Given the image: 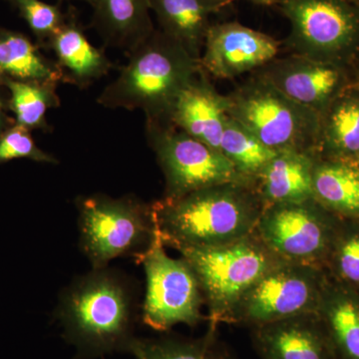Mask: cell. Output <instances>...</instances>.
<instances>
[{"label":"cell","mask_w":359,"mask_h":359,"mask_svg":"<svg viewBox=\"0 0 359 359\" xmlns=\"http://www.w3.org/2000/svg\"><path fill=\"white\" fill-rule=\"evenodd\" d=\"M231 359H233V358H231Z\"/></svg>","instance_id":"8d00e7d4"},{"label":"cell","mask_w":359,"mask_h":359,"mask_svg":"<svg viewBox=\"0 0 359 359\" xmlns=\"http://www.w3.org/2000/svg\"><path fill=\"white\" fill-rule=\"evenodd\" d=\"M55 318L78 359L129 353L137 337V294L119 271L92 269L63 290Z\"/></svg>","instance_id":"6da1fadb"},{"label":"cell","mask_w":359,"mask_h":359,"mask_svg":"<svg viewBox=\"0 0 359 359\" xmlns=\"http://www.w3.org/2000/svg\"><path fill=\"white\" fill-rule=\"evenodd\" d=\"M226 114L273 152L316 156L320 115L304 107L255 73L224 95Z\"/></svg>","instance_id":"8992f818"},{"label":"cell","mask_w":359,"mask_h":359,"mask_svg":"<svg viewBox=\"0 0 359 359\" xmlns=\"http://www.w3.org/2000/svg\"><path fill=\"white\" fill-rule=\"evenodd\" d=\"M249 1L262 6H273L276 4V0H249Z\"/></svg>","instance_id":"4dcf8cb0"},{"label":"cell","mask_w":359,"mask_h":359,"mask_svg":"<svg viewBox=\"0 0 359 359\" xmlns=\"http://www.w3.org/2000/svg\"><path fill=\"white\" fill-rule=\"evenodd\" d=\"M58 83L48 81H20L6 78L4 86L11 92L8 108L16 124L32 130L48 131L47 111L60 105L56 92Z\"/></svg>","instance_id":"d4e9b609"},{"label":"cell","mask_w":359,"mask_h":359,"mask_svg":"<svg viewBox=\"0 0 359 359\" xmlns=\"http://www.w3.org/2000/svg\"><path fill=\"white\" fill-rule=\"evenodd\" d=\"M340 221L311 199L264 207L255 233L282 261L325 269Z\"/></svg>","instance_id":"9c48e42d"},{"label":"cell","mask_w":359,"mask_h":359,"mask_svg":"<svg viewBox=\"0 0 359 359\" xmlns=\"http://www.w3.org/2000/svg\"><path fill=\"white\" fill-rule=\"evenodd\" d=\"M165 247L205 249L236 242L256 230L264 205L255 182H229L152 203Z\"/></svg>","instance_id":"7a4b0ae2"},{"label":"cell","mask_w":359,"mask_h":359,"mask_svg":"<svg viewBox=\"0 0 359 359\" xmlns=\"http://www.w3.org/2000/svg\"><path fill=\"white\" fill-rule=\"evenodd\" d=\"M255 73L320 117L344 89L358 81L351 65L290 53L278 56Z\"/></svg>","instance_id":"7c38bea8"},{"label":"cell","mask_w":359,"mask_h":359,"mask_svg":"<svg viewBox=\"0 0 359 359\" xmlns=\"http://www.w3.org/2000/svg\"><path fill=\"white\" fill-rule=\"evenodd\" d=\"M353 162L359 167V155L353 160Z\"/></svg>","instance_id":"836d02e7"},{"label":"cell","mask_w":359,"mask_h":359,"mask_svg":"<svg viewBox=\"0 0 359 359\" xmlns=\"http://www.w3.org/2000/svg\"><path fill=\"white\" fill-rule=\"evenodd\" d=\"M313 199L342 219H359V167L353 161L318 158L313 172Z\"/></svg>","instance_id":"7402d4cb"},{"label":"cell","mask_w":359,"mask_h":359,"mask_svg":"<svg viewBox=\"0 0 359 359\" xmlns=\"http://www.w3.org/2000/svg\"><path fill=\"white\" fill-rule=\"evenodd\" d=\"M320 119L316 157L355 159L359 155V80L344 89Z\"/></svg>","instance_id":"ffe728a7"},{"label":"cell","mask_w":359,"mask_h":359,"mask_svg":"<svg viewBox=\"0 0 359 359\" xmlns=\"http://www.w3.org/2000/svg\"><path fill=\"white\" fill-rule=\"evenodd\" d=\"M160 30L200 60L212 18L231 6V0H148Z\"/></svg>","instance_id":"2e32d148"},{"label":"cell","mask_w":359,"mask_h":359,"mask_svg":"<svg viewBox=\"0 0 359 359\" xmlns=\"http://www.w3.org/2000/svg\"><path fill=\"white\" fill-rule=\"evenodd\" d=\"M201 71L200 60L155 29L128 52V62L97 103L109 109H139L147 122H165L177 97Z\"/></svg>","instance_id":"3957f363"},{"label":"cell","mask_w":359,"mask_h":359,"mask_svg":"<svg viewBox=\"0 0 359 359\" xmlns=\"http://www.w3.org/2000/svg\"><path fill=\"white\" fill-rule=\"evenodd\" d=\"M23 158L35 162L58 164L55 157L37 147L29 129L15 123L0 134V165Z\"/></svg>","instance_id":"f1b7e54d"},{"label":"cell","mask_w":359,"mask_h":359,"mask_svg":"<svg viewBox=\"0 0 359 359\" xmlns=\"http://www.w3.org/2000/svg\"><path fill=\"white\" fill-rule=\"evenodd\" d=\"M6 124V107H4V104L2 102L1 99H0V134L7 128Z\"/></svg>","instance_id":"f546056e"},{"label":"cell","mask_w":359,"mask_h":359,"mask_svg":"<svg viewBox=\"0 0 359 359\" xmlns=\"http://www.w3.org/2000/svg\"><path fill=\"white\" fill-rule=\"evenodd\" d=\"M328 278L359 290V219H342L328 256Z\"/></svg>","instance_id":"4316f807"},{"label":"cell","mask_w":359,"mask_h":359,"mask_svg":"<svg viewBox=\"0 0 359 359\" xmlns=\"http://www.w3.org/2000/svg\"><path fill=\"white\" fill-rule=\"evenodd\" d=\"M358 1L359 2V0H358Z\"/></svg>","instance_id":"d590c367"},{"label":"cell","mask_w":359,"mask_h":359,"mask_svg":"<svg viewBox=\"0 0 359 359\" xmlns=\"http://www.w3.org/2000/svg\"><path fill=\"white\" fill-rule=\"evenodd\" d=\"M226 117V97L217 91L202 70L177 97L167 122L221 152Z\"/></svg>","instance_id":"9a60e30c"},{"label":"cell","mask_w":359,"mask_h":359,"mask_svg":"<svg viewBox=\"0 0 359 359\" xmlns=\"http://www.w3.org/2000/svg\"><path fill=\"white\" fill-rule=\"evenodd\" d=\"M76 207L80 249L93 269L122 257L138 263L158 237L152 204L133 195L94 194L77 198Z\"/></svg>","instance_id":"277c9868"},{"label":"cell","mask_w":359,"mask_h":359,"mask_svg":"<svg viewBox=\"0 0 359 359\" xmlns=\"http://www.w3.org/2000/svg\"><path fill=\"white\" fill-rule=\"evenodd\" d=\"M219 151L238 173L254 182L276 154L229 115L224 123Z\"/></svg>","instance_id":"484cf974"},{"label":"cell","mask_w":359,"mask_h":359,"mask_svg":"<svg viewBox=\"0 0 359 359\" xmlns=\"http://www.w3.org/2000/svg\"><path fill=\"white\" fill-rule=\"evenodd\" d=\"M328 280L325 269L282 262L245 294L229 325L252 330L292 316L316 313Z\"/></svg>","instance_id":"30bf717a"},{"label":"cell","mask_w":359,"mask_h":359,"mask_svg":"<svg viewBox=\"0 0 359 359\" xmlns=\"http://www.w3.org/2000/svg\"><path fill=\"white\" fill-rule=\"evenodd\" d=\"M353 1H358V0H353Z\"/></svg>","instance_id":"e575fe53"},{"label":"cell","mask_w":359,"mask_h":359,"mask_svg":"<svg viewBox=\"0 0 359 359\" xmlns=\"http://www.w3.org/2000/svg\"><path fill=\"white\" fill-rule=\"evenodd\" d=\"M130 354L136 359H231L233 356L219 340L218 327L209 325L198 339L165 335L157 339L136 337Z\"/></svg>","instance_id":"cb8c5ba5"},{"label":"cell","mask_w":359,"mask_h":359,"mask_svg":"<svg viewBox=\"0 0 359 359\" xmlns=\"http://www.w3.org/2000/svg\"><path fill=\"white\" fill-rule=\"evenodd\" d=\"M18 11L40 46L46 47L66 20V13L59 4H46L42 0H4Z\"/></svg>","instance_id":"83f0119b"},{"label":"cell","mask_w":359,"mask_h":359,"mask_svg":"<svg viewBox=\"0 0 359 359\" xmlns=\"http://www.w3.org/2000/svg\"><path fill=\"white\" fill-rule=\"evenodd\" d=\"M178 252L197 276L212 327L229 323L245 294L269 269L283 262L255 231L230 244Z\"/></svg>","instance_id":"5b68a950"},{"label":"cell","mask_w":359,"mask_h":359,"mask_svg":"<svg viewBox=\"0 0 359 359\" xmlns=\"http://www.w3.org/2000/svg\"><path fill=\"white\" fill-rule=\"evenodd\" d=\"M146 275V294L142 321L158 332H168L178 325L196 327L203 314L204 297L195 271L183 257L168 256L158 233L154 244L139 259Z\"/></svg>","instance_id":"ba28073f"},{"label":"cell","mask_w":359,"mask_h":359,"mask_svg":"<svg viewBox=\"0 0 359 359\" xmlns=\"http://www.w3.org/2000/svg\"><path fill=\"white\" fill-rule=\"evenodd\" d=\"M262 359H335L318 313L302 314L250 330Z\"/></svg>","instance_id":"5bb4252c"},{"label":"cell","mask_w":359,"mask_h":359,"mask_svg":"<svg viewBox=\"0 0 359 359\" xmlns=\"http://www.w3.org/2000/svg\"><path fill=\"white\" fill-rule=\"evenodd\" d=\"M0 72L20 81L65 82L57 63L45 57L26 35L0 27Z\"/></svg>","instance_id":"603a6c76"},{"label":"cell","mask_w":359,"mask_h":359,"mask_svg":"<svg viewBox=\"0 0 359 359\" xmlns=\"http://www.w3.org/2000/svg\"><path fill=\"white\" fill-rule=\"evenodd\" d=\"M91 26L106 45L128 53L155 28L148 0H95Z\"/></svg>","instance_id":"d6986e66"},{"label":"cell","mask_w":359,"mask_h":359,"mask_svg":"<svg viewBox=\"0 0 359 359\" xmlns=\"http://www.w3.org/2000/svg\"><path fill=\"white\" fill-rule=\"evenodd\" d=\"M81 1H85V2H88L89 4H94V1H95V0H81Z\"/></svg>","instance_id":"d6a6232c"},{"label":"cell","mask_w":359,"mask_h":359,"mask_svg":"<svg viewBox=\"0 0 359 359\" xmlns=\"http://www.w3.org/2000/svg\"><path fill=\"white\" fill-rule=\"evenodd\" d=\"M316 313L335 359H359V290L330 278Z\"/></svg>","instance_id":"44dd1931"},{"label":"cell","mask_w":359,"mask_h":359,"mask_svg":"<svg viewBox=\"0 0 359 359\" xmlns=\"http://www.w3.org/2000/svg\"><path fill=\"white\" fill-rule=\"evenodd\" d=\"M316 159V155L309 153H276L256 181L264 207L313 199V172Z\"/></svg>","instance_id":"ac0fdd59"},{"label":"cell","mask_w":359,"mask_h":359,"mask_svg":"<svg viewBox=\"0 0 359 359\" xmlns=\"http://www.w3.org/2000/svg\"><path fill=\"white\" fill-rule=\"evenodd\" d=\"M290 23V54L351 65L359 55V2L353 0H276Z\"/></svg>","instance_id":"52a82bcc"},{"label":"cell","mask_w":359,"mask_h":359,"mask_svg":"<svg viewBox=\"0 0 359 359\" xmlns=\"http://www.w3.org/2000/svg\"><path fill=\"white\" fill-rule=\"evenodd\" d=\"M6 76L0 72V87L4 86V82H6Z\"/></svg>","instance_id":"1f68e13d"},{"label":"cell","mask_w":359,"mask_h":359,"mask_svg":"<svg viewBox=\"0 0 359 359\" xmlns=\"http://www.w3.org/2000/svg\"><path fill=\"white\" fill-rule=\"evenodd\" d=\"M280 42L238 22L212 23L205 36L200 65L205 74L231 80L256 72L278 56Z\"/></svg>","instance_id":"4fadbf2b"},{"label":"cell","mask_w":359,"mask_h":359,"mask_svg":"<svg viewBox=\"0 0 359 359\" xmlns=\"http://www.w3.org/2000/svg\"><path fill=\"white\" fill-rule=\"evenodd\" d=\"M146 126L149 143L164 175L163 198H178L229 182H254L238 173L221 152L171 123L148 121Z\"/></svg>","instance_id":"8fae6325"},{"label":"cell","mask_w":359,"mask_h":359,"mask_svg":"<svg viewBox=\"0 0 359 359\" xmlns=\"http://www.w3.org/2000/svg\"><path fill=\"white\" fill-rule=\"evenodd\" d=\"M47 48L56 56V63L65 74V82L84 88L105 76L112 62L101 49L87 39L73 9L66 11V20L49 40Z\"/></svg>","instance_id":"e0dca14e"}]
</instances>
